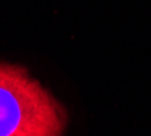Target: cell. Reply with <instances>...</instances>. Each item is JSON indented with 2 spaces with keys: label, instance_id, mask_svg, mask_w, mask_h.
<instances>
[{
  "label": "cell",
  "instance_id": "cell-1",
  "mask_svg": "<svg viewBox=\"0 0 151 136\" xmlns=\"http://www.w3.org/2000/svg\"><path fill=\"white\" fill-rule=\"evenodd\" d=\"M67 112L26 68L0 63V136H63Z\"/></svg>",
  "mask_w": 151,
  "mask_h": 136
}]
</instances>
